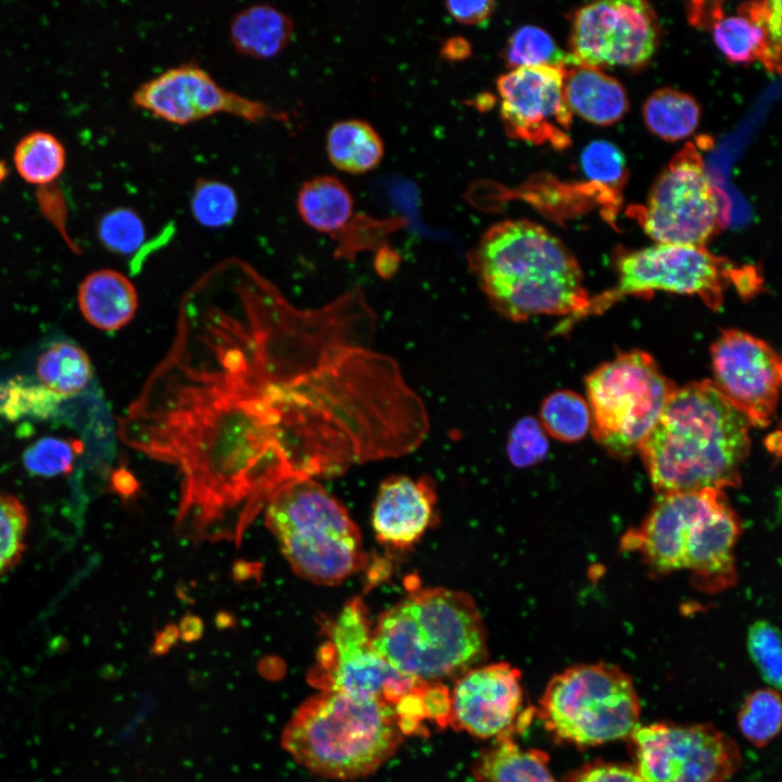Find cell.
I'll return each mask as SVG.
<instances>
[{
    "instance_id": "obj_1",
    "label": "cell",
    "mask_w": 782,
    "mask_h": 782,
    "mask_svg": "<svg viewBox=\"0 0 782 782\" xmlns=\"http://www.w3.org/2000/svg\"><path fill=\"white\" fill-rule=\"evenodd\" d=\"M375 326L358 289L299 307L228 258L181 298L172 345L133 404L144 417L276 450L298 478L398 457L417 396L396 361L370 348Z\"/></svg>"
},
{
    "instance_id": "obj_2",
    "label": "cell",
    "mask_w": 782,
    "mask_h": 782,
    "mask_svg": "<svg viewBox=\"0 0 782 782\" xmlns=\"http://www.w3.org/2000/svg\"><path fill=\"white\" fill-rule=\"evenodd\" d=\"M468 264L488 303L503 318L564 316L565 331L590 297L576 257L550 230L527 219L489 227L468 253Z\"/></svg>"
},
{
    "instance_id": "obj_3",
    "label": "cell",
    "mask_w": 782,
    "mask_h": 782,
    "mask_svg": "<svg viewBox=\"0 0 782 782\" xmlns=\"http://www.w3.org/2000/svg\"><path fill=\"white\" fill-rule=\"evenodd\" d=\"M749 428L710 380L694 381L676 389L638 452L659 494L722 491L740 483Z\"/></svg>"
},
{
    "instance_id": "obj_4",
    "label": "cell",
    "mask_w": 782,
    "mask_h": 782,
    "mask_svg": "<svg viewBox=\"0 0 782 782\" xmlns=\"http://www.w3.org/2000/svg\"><path fill=\"white\" fill-rule=\"evenodd\" d=\"M376 652L395 670L436 682L462 676L487 653V630L472 597L446 588H416L373 626Z\"/></svg>"
},
{
    "instance_id": "obj_5",
    "label": "cell",
    "mask_w": 782,
    "mask_h": 782,
    "mask_svg": "<svg viewBox=\"0 0 782 782\" xmlns=\"http://www.w3.org/2000/svg\"><path fill=\"white\" fill-rule=\"evenodd\" d=\"M413 732L387 703L320 690L295 710L281 743L312 772L348 780L374 772Z\"/></svg>"
},
{
    "instance_id": "obj_6",
    "label": "cell",
    "mask_w": 782,
    "mask_h": 782,
    "mask_svg": "<svg viewBox=\"0 0 782 782\" xmlns=\"http://www.w3.org/2000/svg\"><path fill=\"white\" fill-rule=\"evenodd\" d=\"M325 643L310 679L320 690L339 691L387 703L416 732L426 719L444 723L449 694L442 685L405 676L374 648L373 623L360 597L348 601L332 618H324Z\"/></svg>"
},
{
    "instance_id": "obj_7",
    "label": "cell",
    "mask_w": 782,
    "mask_h": 782,
    "mask_svg": "<svg viewBox=\"0 0 782 782\" xmlns=\"http://www.w3.org/2000/svg\"><path fill=\"white\" fill-rule=\"evenodd\" d=\"M265 522L292 569L312 582L339 584L367 565L349 512L312 478L282 485L265 507Z\"/></svg>"
},
{
    "instance_id": "obj_8",
    "label": "cell",
    "mask_w": 782,
    "mask_h": 782,
    "mask_svg": "<svg viewBox=\"0 0 782 782\" xmlns=\"http://www.w3.org/2000/svg\"><path fill=\"white\" fill-rule=\"evenodd\" d=\"M641 706L632 678L607 663L579 664L554 676L539 717L555 739L580 748L629 739Z\"/></svg>"
},
{
    "instance_id": "obj_9",
    "label": "cell",
    "mask_w": 782,
    "mask_h": 782,
    "mask_svg": "<svg viewBox=\"0 0 782 782\" xmlns=\"http://www.w3.org/2000/svg\"><path fill=\"white\" fill-rule=\"evenodd\" d=\"M677 388L648 353H619L585 379L593 437L614 457L628 458L638 452Z\"/></svg>"
},
{
    "instance_id": "obj_10",
    "label": "cell",
    "mask_w": 782,
    "mask_h": 782,
    "mask_svg": "<svg viewBox=\"0 0 782 782\" xmlns=\"http://www.w3.org/2000/svg\"><path fill=\"white\" fill-rule=\"evenodd\" d=\"M617 276L616 286L591 298L575 321L606 311L623 297L653 291L697 295L710 308L718 310L730 283L741 293L751 294L759 281L755 268L736 267L705 247L658 243L621 255Z\"/></svg>"
},
{
    "instance_id": "obj_11",
    "label": "cell",
    "mask_w": 782,
    "mask_h": 782,
    "mask_svg": "<svg viewBox=\"0 0 782 782\" xmlns=\"http://www.w3.org/2000/svg\"><path fill=\"white\" fill-rule=\"evenodd\" d=\"M629 739L643 782H726L742 764L735 741L711 723L656 722Z\"/></svg>"
},
{
    "instance_id": "obj_12",
    "label": "cell",
    "mask_w": 782,
    "mask_h": 782,
    "mask_svg": "<svg viewBox=\"0 0 782 782\" xmlns=\"http://www.w3.org/2000/svg\"><path fill=\"white\" fill-rule=\"evenodd\" d=\"M636 217L658 244L704 247L716 232L721 222L719 202L694 146L671 159Z\"/></svg>"
},
{
    "instance_id": "obj_13",
    "label": "cell",
    "mask_w": 782,
    "mask_h": 782,
    "mask_svg": "<svg viewBox=\"0 0 782 782\" xmlns=\"http://www.w3.org/2000/svg\"><path fill=\"white\" fill-rule=\"evenodd\" d=\"M658 23L653 8L640 0L596 1L572 17L570 53L575 64L638 66L654 54Z\"/></svg>"
},
{
    "instance_id": "obj_14",
    "label": "cell",
    "mask_w": 782,
    "mask_h": 782,
    "mask_svg": "<svg viewBox=\"0 0 782 782\" xmlns=\"http://www.w3.org/2000/svg\"><path fill=\"white\" fill-rule=\"evenodd\" d=\"M712 383L753 427L771 424L781 384L780 355L766 341L737 329L723 330L711 349Z\"/></svg>"
},
{
    "instance_id": "obj_15",
    "label": "cell",
    "mask_w": 782,
    "mask_h": 782,
    "mask_svg": "<svg viewBox=\"0 0 782 782\" xmlns=\"http://www.w3.org/2000/svg\"><path fill=\"white\" fill-rule=\"evenodd\" d=\"M136 106L175 125H188L216 114L249 122L283 118L265 103L229 91L195 64L168 68L142 84L134 93Z\"/></svg>"
},
{
    "instance_id": "obj_16",
    "label": "cell",
    "mask_w": 782,
    "mask_h": 782,
    "mask_svg": "<svg viewBox=\"0 0 782 782\" xmlns=\"http://www.w3.org/2000/svg\"><path fill=\"white\" fill-rule=\"evenodd\" d=\"M566 66H524L496 80L500 115L508 137L564 149L570 144L572 113L563 91Z\"/></svg>"
},
{
    "instance_id": "obj_17",
    "label": "cell",
    "mask_w": 782,
    "mask_h": 782,
    "mask_svg": "<svg viewBox=\"0 0 782 782\" xmlns=\"http://www.w3.org/2000/svg\"><path fill=\"white\" fill-rule=\"evenodd\" d=\"M723 496L716 489L660 493L643 522L626 533L621 545L638 552L652 573L684 569L692 528Z\"/></svg>"
},
{
    "instance_id": "obj_18",
    "label": "cell",
    "mask_w": 782,
    "mask_h": 782,
    "mask_svg": "<svg viewBox=\"0 0 782 782\" xmlns=\"http://www.w3.org/2000/svg\"><path fill=\"white\" fill-rule=\"evenodd\" d=\"M522 703L520 672L506 663L474 667L450 695L449 721L471 735L505 736Z\"/></svg>"
},
{
    "instance_id": "obj_19",
    "label": "cell",
    "mask_w": 782,
    "mask_h": 782,
    "mask_svg": "<svg viewBox=\"0 0 782 782\" xmlns=\"http://www.w3.org/2000/svg\"><path fill=\"white\" fill-rule=\"evenodd\" d=\"M437 493L428 477L391 476L376 494L371 526L379 543L392 550L415 545L434 524Z\"/></svg>"
},
{
    "instance_id": "obj_20",
    "label": "cell",
    "mask_w": 782,
    "mask_h": 782,
    "mask_svg": "<svg viewBox=\"0 0 782 782\" xmlns=\"http://www.w3.org/2000/svg\"><path fill=\"white\" fill-rule=\"evenodd\" d=\"M741 522L726 496L694 525L686 542L685 566L695 588L718 592L736 582L734 547Z\"/></svg>"
},
{
    "instance_id": "obj_21",
    "label": "cell",
    "mask_w": 782,
    "mask_h": 782,
    "mask_svg": "<svg viewBox=\"0 0 782 782\" xmlns=\"http://www.w3.org/2000/svg\"><path fill=\"white\" fill-rule=\"evenodd\" d=\"M718 49L736 63L760 61L779 71L781 51V2H751L737 14L720 16L712 26Z\"/></svg>"
},
{
    "instance_id": "obj_22",
    "label": "cell",
    "mask_w": 782,
    "mask_h": 782,
    "mask_svg": "<svg viewBox=\"0 0 782 782\" xmlns=\"http://www.w3.org/2000/svg\"><path fill=\"white\" fill-rule=\"evenodd\" d=\"M563 91L572 115L595 125L607 126L619 122L629 108L623 86L593 66L575 63L566 66Z\"/></svg>"
},
{
    "instance_id": "obj_23",
    "label": "cell",
    "mask_w": 782,
    "mask_h": 782,
    "mask_svg": "<svg viewBox=\"0 0 782 782\" xmlns=\"http://www.w3.org/2000/svg\"><path fill=\"white\" fill-rule=\"evenodd\" d=\"M78 305L92 326L115 331L134 318L138 295L126 276L116 270L101 269L89 274L80 283Z\"/></svg>"
},
{
    "instance_id": "obj_24",
    "label": "cell",
    "mask_w": 782,
    "mask_h": 782,
    "mask_svg": "<svg viewBox=\"0 0 782 782\" xmlns=\"http://www.w3.org/2000/svg\"><path fill=\"white\" fill-rule=\"evenodd\" d=\"M294 33L292 18L268 3L239 11L229 25L235 50L254 59H272L289 45Z\"/></svg>"
},
{
    "instance_id": "obj_25",
    "label": "cell",
    "mask_w": 782,
    "mask_h": 782,
    "mask_svg": "<svg viewBox=\"0 0 782 782\" xmlns=\"http://www.w3.org/2000/svg\"><path fill=\"white\" fill-rule=\"evenodd\" d=\"M295 204L307 226L332 237L344 229L353 216V197L344 184L333 176H316L304 181L298 191Z\"/></svg>"
},
{
    "instance_id": "obj_26",
    "label": "cell",
    "mask_w": 782,
    "mask_h": 782,
    "mask_svg": "<svg viewBox=\"0 0 782 782\" xmlns=\"http://www.w3.org/2000/svg\"><path fill=\"white\" fill-rule=\"evenodd\" d=\"M326 151L339 171L363 174L377 166L383 156V143L367 122L351 118L335 123L326 136Z\"/></svg>"
},
{
    "instance_id": "obj_27",
    "label": "cell",
    "mask_w": 782,
    "mask_h": 782,
    "mask_svg": "<svg viewBox=\"0 0 782 782\" xmlns=\"http://www.w3.org/2000/svg\"><path fill=\"white\" fill-rule=\"evenodd\" d=\"M477 772L487 782H556L545 753L522 749L507 735L481 756Z\"/></svg>"
},
{
    "instance_id": "obj_28",
    "label": "cell",
    "mask_w": 782,
    "mask_h": 782,
    "mask_svg": "<svg viewBox=\"0 0 782 782\" xmlns=\"http://www.w3.org/2000/svg\"><path fill=\"white\" fill-rule=\"evenodd\" d=\"M642 115L652 134L666 141H679L690 137L697 128L701 109L689 93L661 88L645 100Z\"/></svg>"
},
{
    "instance_id": "obj_29",
    "label": "cell",
    "mask_w": 782,
    "mask_h": 782,
    "mask_svg": "<svg viewBox=\"0 0 782 782\" xmlns=\"http://www.w3.org/2000/svg\"><path fill=\"white\" fill-rule=\"evenodd\" d=\"M36 373L42 386L66 399L85 390L92 377V366L81 348L59 341L39 355Z\"/></svg>"
},
{
    "instance_id": "obj_30",
    "label": "cell",
    "mask_w": 782,
    "mask_h": 782,
    "mask_svg": "<svg viewBox=\"0 0 782 782\" xmlns=\"http://www.w3.org/2000/svg\"><path fill=\"white\" fill-rule=\"evenodd\" d=\"M63 144L50 133L31 131L15 147L13 162L20 176L34 185L55 180L65 166Z\"/></svg>"
},
{
    "instance_id": "obj_31",
    "label": "cell",
    "mask_w": 782,
    "mask_h": 782,
    "mask_svg": "<svg viewBox=\"0 0 782 782\" xmlns=\"http://www.w3.org/2000/svg\"><path fill=\"white\" fill-rule=\"evenodd\" d=\"M539 416L544 431L560 442L580 441L591 428L586 400L570 390L554 391L545 396Z\"/></svg>"
},
{
    "instance_id": "obj_32",
    "label": "cell",
    "mask_w": 782,
    "mask_h": 782,
    "mask_svg": "<svg viewBox=\"0 0 782 782\" xmlns=\"http://www.w3.org/2000/svg\"><path fill=\"white\" fill-rule=\"evenodd\" d=\"M62 400L40 382L28 378L0 379V417L10 421L52 417Z\"/></svg>"
},
{
    "instance_id": "obj_33",
    "label": "cell",
    "mask_w": 782,
    "mask_h": 782,
    "mask_svg": "<svg viewBox=\"0 0 782 782\" xmlns=\"http://www.w3.org/2000/svg\"><path fill=\"white\" fill-rule=\"evenodd\" d=\"M504 60L512 70L524 66H568L573 63L543 28L525 25L515 30L504 50Z\"/></svg>"
},
{
    "instance_id": "obj_34",
    "label": "cell",
    "mask_w": 782,
    "mask_h": 782,
    "mask_svg": "<svg viewBox=\"0 0 782 782\" xmlns=\"http://www.w3.org/2000/svg\"><path fill=\"white\" fill-rule=\"evenodd\" d=\"M780 694L772 688L759 689L744 701L737 724L743 736L757 747L766 746L780 731Z\"/></svg>"
},
{
    "instance_id": "obj_35",
    "label": "cell",
    "mask_w": 782,
    "mask_h": 782,
    "mask_svg": "<svg viewBox=\"0 0 782 782\" xmlns=\"http://www.w3.org/2000/svg\"><path fill=\"white\" fill-rule=\"evenodd\" d=\"M238 210V195L230 185L217 179H198L190 198V211L198 224L215 229L229 226Z\"/></svg>"
},
{
    "instance_id": "obj_36",
    "label": "cell",
    "mask_w": 782,
    "mask_h": 782,
    "mask_svg": "<svg viewBox=\"0 0 782 782\" xmlns=\"http://www.w3.org/2000/svg\"><path fill=\"white\" fill-rule=\"evenodd\" d=\"M81 452L78 440L46 437L25 450L23 463L33 475L53 477L70 472Z\"/></svg>"
},
{
    "instance_id": "obj_37",
    "label": "cell",
    "mask_w": 782,
    "mask_h": 782,
    "mask_svg": "<svg viewBox=\"0 0 782 782\" xmlns=\"http://www.w3.org/2000/svg\"><path fill=\"white\" fill-rule=\"evenodd\" d=\"M747 651L762 680L780 690L782 657L778 628L767 620L755 621L747 631Z\"/></svg>"
},
{
    "instance_id": "obj_38",
    "label": "cell",
    "mask_w": 782,
    "mask_h": 782,
    "mask_svg": "<svg viewBox=\"0 0 782 782\" xmlns=\"http://www.w3.org/2000/svg\"><path fill=\"white\" fill-rule=\"evenodd\" d=\"M98 236L108 250L127 255L139 252L144 245L146 229L134 210L117 207L100 219Z\"/></svg>"
},
{
    "instance_id": "obj_39",
    "label": "cell",
    "mask_w": 782,
    "mask_h": 782,
    "mask_svg": "<svg viewBox=\"0 0 782 782\" xmlns=\"http://www.w3.org/2000/svg\"><path fill=\"white\" fill-rule=\"evenodd\" d=\"M27 513L14 496L0 492V576L14 567L25 550Z\"/></svg>"
},
{
    "instance_id": "obj_40",
    "label": "cell",
    "mask_w": 782,
    "mask_h": 782,
    "mask_svg": "<svg viewBox=\"0 0 782 782\" xmlns=\"http://www.w3.org/2000/svg\"><path fill=\"white\" fill-rule=\"evenodd\" d=\"M580 162L583 174L591 182L607 189H617L625 180L626 157L610 141H591L582 150Z\"/></svg>"
},
{
    "instance_id": "obj_41",
    "label": "cell",
    "mask_w": 782,
    "mask_h": 782,
    "mask_svg": "<svg viewBox=\"0 0 782 782\" xmlns=\"http://www.w3.org/2000/svg\"><path fill=\"white\" fill-rule=\"evenodd\" d=\"M548 447L547 436L540 421L525 416L515 422L508 433L506 454L513 466L528 468L543 461Z\"/></svg>"
},
{
    "instance_id": "obj_42",
    "label": "cell",
    "mask_w": 782,
    "mask_h": 782,
    "mask_svg": "<svg viewBox=\"0 0 782 782\" xmlns=\"http://www.w3.org/2000/svg\"><path fill=\"white\" fill-rule=\"evenodd\" d=\"M565 782H643V780L633 766L597 760L569 773Z\"/></svg>"
},
{
    "instance_id": "obj_43",
    "label": "cell",
    "mask_w": 782,
    "mask_h": 782,
    "mask_svg": "<svg viewBox=\"0 0 782 782\" xmlns=\"http://www.w3.org/2000/svg\"><path fill=\"white\" fill-rule=\"evenodd\" d=\"M494 1H447L446 10L464 24H479L487 21L493 12Z\"/></svg>"
},
{
    "instance_id": "obj_44",
    "label": "cell",
    "mask_w": 782,
    "mask_h": 782,
    "mask_svg": "<svg viewBox=\"0 0 782 782\" xmlns=\"http://www.w3.org/2000/svg\"><path fill=\"white\" fill-rule=\"evenodd\" d=\"M8 168L3 162L0 161V182L5 178Z\"/></svg>"
}]
</instances>
